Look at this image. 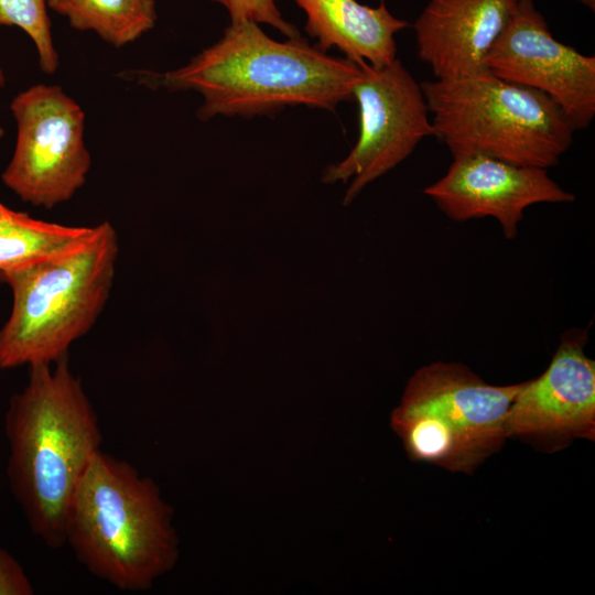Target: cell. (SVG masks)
Here are the masks:
<instances>
[{
    "label": "cell",
    "instance_id": "obj_8",
    "mask_svg": "<svg viewBox=\"0 0 595 595\" xmlns=\"http://www.w3.org/2000/svg\"><path fill=\"white\" fill-rule=\"evenodd\" d=\"M360 76L353 89L359 109V134L348 155L328 165L324 183H346L343 198L350 204L366 185L404 161L426 137H435L421 87L396 58L382 66L359 61Z\"/></svg>",
    "mask_w": 595,
    "mask_h": 595
},
{
    "label": "cell",
    "instance_id": "obj_9",
    "mask_svg": "<svg viewBox=\"0 0 595 595\" xmlns=\"http://www.w3.org/2000/svg\"><path fill=\"white\" fill-rule=\"evenodd\" d=\"M485 66L500 79L548 95L574 131L595 116V57L558 41L533 0L517 1Z\"/></svg>",
    "mask_w": 595,
    "mask_h": 595
},
{
    "label": "cell",
    "instance_id": "obj_2",
    "mask_svg": "<svg viewBox=\"0 0 595 595\" xmlns=\"http://www.w3.org/2000/svg\"><path fill=\"white\" fill-rule=\"evenodd\" d=\"M4 433L11 493L31 532L61 549L71 499L102 444L97 413L67 356L29 366L26 385L10 399Z\"/></svg>",
    "mask_w": 595,
    "mask_h": 595
},
{
    "label": "cell",
    "instance_id": "obj_19",
    "mask_svg": "<svg viewBox=\"0 0 595 595\" xmlns=\"http://www.w3.org/2000/svg\"><path fill=\"white\" fill-rule=\"evenodd\" d=\"M577 1L584 3L585 6L591 8L592 10H594V8H595V0H577Z\"/></svg>",
    "mask_w": 595,
    "mask_h": 595
},
{
    "label": "cell",
    "instance_id": "obj_4",
    "mask_svg": "<svg viewBox=\"0 0 595 595\" xmlns=\"http://www.w3.org/2000/svg\"><path fill=\"white\" fill-rule=\"evenodd\" d=\"M119 253L111 223L71 252L0 271L12 293L0 328V369L53 364L86 335L101 314L113 284Z\"/></svg>",
    "mask_w": 595,
    "mask_h": 595
},
{
    "label": "cell",
    "instance_id": "obj_17",
    "mask_svg": "<svg viewBox=\"0 0 595 595\" xmlns=\"http://www.w3.org/2000/svg\"><path fill=\"white\" fill-rule=\"evenodd\" d=\"M223 6L230 22L253 21L280 31L288 39L299 37L300 32L288 22L275 6V0H212Z\"/></svg>",
    "mask_w": 595,
    "mask_h": 595
},
{
    "label": "cell",
    "instance_id": "obj_20",
    "mask_svg": "<svg viewBox=\"0 0 595 595\" xmlns=\"http://www.w3.org/2000/svg\"><path fill=\"white\" fill-rule=\"evenodd\" d=\"M9 212H10V208H8L7 206L0 203V218L7 215Z\"/></svg>",
    "mask_w": 595,
    "mask_h": 595
},
{
    "label": "cell",
    "instance_id": "obj_1",
    "mask_svg": "<svg viewBox=\"0 0 595 595\" xmlns=\"http://www.w3.org/2000/svg\"><path fill=\"white\" fill-rule=\"evenodd\" d=\"M121 77L151 89L193 90L203 97L199 120L270 115L288 106L335 110L353 100L359 65L334 57L299 36L277 41L253 21L230 22L187 64L163 73L128 71Z\"/></svg>",
    "mask_w": 595,
    "mask_h": 595
},
{
    "label": "cell",
    "instance_id": "obj_3",
    "mask_svg": "<svg viewBox=\"0 0 595 595\" xmlns=\"http://www.w3.org/2000/svg\"><path fill=\"white\" fill-rule=\"evenodd\" d=\"M172 511L153 479L100 450L67 508L65 544L94 576L120 591H147L178 556Z\"/></svg>",
    "mask_w": 595,
    "mask_h": 595
},
{
    "label": "cell",
    "instance_id": "obj_23",
    "mask_svg": "<svg viewBox=\"0 0 595 595\" xmlns=\"http://www.w3.org/2000/svg\"><path fill=\"white\" fill-rule=\"evenodd\" d=\"M277 1V0H275Z\"/></svg>",
    "mask_w": 595,
    "mask_h": 595
},
{
    "label": "cell",
    "instance_id": "obj_6",
    "mask_svg": "<svg viewBox=\"0 0 595 595\" xmlns=\"http://www.w3.org/2000/svg\"><path fill=\"white\" fill-rule=\"evenodd\" d=\"M521 386L489 385L461 363L435 361L411 376L391 426L412 461L472 474L507 440Z\"/></svg>",
    "mask_w": 595,
    "mask_h": 595
},
{
    "label": "cell",
    "instance_id": "obj_11",
    "mask_svg": "<svg viewBox=\"0 0 595 595\" xmlns=\"http://www.w3.org/2000/svg\"><path fill=\"white\" fill-rule=\"evenodd\" d=\"M423 193L454 221L496 218L507 239L516 238L529 206L575 199L549 176L547 169L480 154L454 155L447 172Z\"/></svg>",
    "mask_w": 595,
    "mask_h": 595
},
{
    "label": "cell",
    "instance_id": "obj_15",
    "mask_svg": "<svg viewBox=\"0 0 595 595\" xmlns=\"http://www.w3.org/2000/svg\"><path fill=\"white\" fill-rule=\"evenodd\" d=\"M47 8L116 48L140 39L158 20L155 0H47Z\"/></svg>",
    "mask_w": 595,
    "mask_h": 595
},
{
    "label": "cell",
    "instance_id": "obj_22",
    "mask_svg": "<svg viewBox=\"0 0 595 595\" xmlns=\"http://www.w3.org/2000/svg\"><path fill=\"white\" fill-rule=\"evenodd\" d=\"M3 134V129L0 127V138L2 137Z\"/></svg>",
    "mask_w": 595,
    "mask_h": 595
},
{
    "label": "cell",
    "instance_id": "obj_12",
    "mask_svg": "<svg viewBox=\"0 0 595 595\" xmlns=\"http://www.w3.org/2000/svg\"><path fill=\"white\" fill-rule=\"evenodd\" d=\"M518 0H430L414 22L418 55L437 79L488 72L485 58Z\"/></svg>",
    "mask_w": 595,
    "mask_h": 595
},
{
    "label": "cell",
    "instance_id": "obj_21",
    "mask_svg": "<svg viewBox=\"0 0 595 595\" xmlns=\"http://www.w3.org/2000/svg\"><path fill=\"white\" fill-rule=\"evenodd\" d=\"M6 84V75L0 64V87L4 86Z\"/></svg>",
    "mask_w": 595,
    "mask_h": 595
},
{
    "label": "cell",
    "instance_id": "obj_16",
    "mask_svg": "<svg viewBox=\"0 0 595 595\" xmlns=\"http://www.w3.org/2000/svg\"><path fill=\"white\" fill-rule=\"evenodd\" d=\"M0 26H17L33 42L39 67L45 74H54L60 66L47 0H0Z\"/></svg>",
    "mask_w": 595,
    "mask_h": 595
},
{
    "label": "cell",
    "instance_id": "obj_7",
    "mask_svg": "<svg viewBox=\"0 0 595 595\" xmlns=\"http://www.w3.org/2000/svg\"><path fill=\"white\" fill-rule=\"evenodd\" d=\"M17 122L3 184L22 202L51 209L84 186L91 166L85 112L58 85L35 84L10 104Z\"/></svg>",
    "mask_w": 595,
    "mask_h": 595
},
{
    "label": "cell",
    "instance_id": "obj_10",
    "mask_svg": "<svg viewBox=\"0 0 595 595\" xmlns=\"http://www.w3.org/2000/svg\"><path fill=\"white\" fill-rule=\"evenodd\" d=\"M586 342V331L565 332L548 368L522 382L507 414V439L548 452L595 440V361L584 351Z\"/></svg>",
    "mask_w": 595,
    "mask_h": 595
},
{
    "label": "cell",
    "instance_id": "obj_14",
    "mask_svg": "<svg viewBox=\"0 0 595 595\" xmlns=\"http://www.w3.org/2000/svg\"><path fill=\"white\" fill-rule=\"evenodd\" d=\"M96 226H65L10 212L0 218V271L22 268L84 246Z\"/></svg>",
    "mask_w": 595,
    "mask_h": 595
},
{
    "label": "cell",
    "instance_id": "obj_18",
    "mask_svg": "<svg viewBox=\"0 0 595 595\" xmlns=\"http://www.w3.org/2000/svg\"><path fill=\"white\" fill-rule=\"evenodd\" d=\"M34 587L21 563L0 547V595H33Z\"/></svg>",
    "mask_w": 595,
    "mask_h": 595
},
{
    "label": "cell",
    "instance_id": "obj_5",
    "mask_svg": "<svg viewBox=\"0 0 595 595\" xmlns=\"http://www.w3.org/2000/svg\"><path fill=\"white\" fill-rule=\"evenodd\" d=\"M421 87L435 137L453 156L480 154L548 170L573 142L574 129L554 100L489 72Z\"/></svg>",
    "mask_w": 595,
    "mask_h": 595
},
{
    "label": "cell",
    "instance_id": "obj_13",
    "mask_svg": "<svg viewBox=\"0 0 595 595\" xmlns=\"http://www.w3.org/2000/svg\"><path fill=\"white\" fill-rule=\"evenodd\" d=\"M305 13V31L317 47H337L354 62L382 66L397 58L396 34L409 26L383 0L368 7L356 0H293Z\"/></svg>",
    "mask_w": 595,
    "mask_h": 595
}]
</instances>
